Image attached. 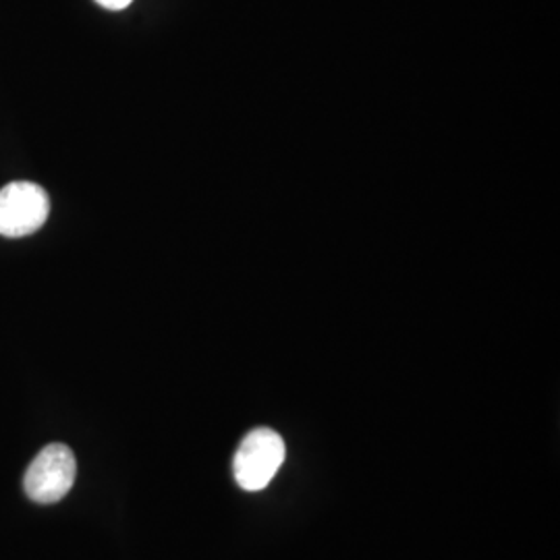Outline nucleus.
I'll use <instances>...</instances> for the list:
<instances>
[{
	"label": "nucleus",
	"mask_w": 560,
	"mask_h": 560,
	"mask_svg": "<svg viewBox=\"0 0 560 560\" xmlns=\"http://www.w3.org/2000/svg\"><path fill=\"white\" fill-rule=\"evenodd\" d=\"M50 214V198L40 185L18 180L0 189V235L9 240L40 231Z\"/></svg>",
	"instance_id": "7ed1b4c3"
},
{
	"label": "nucleus",
	"mask_w": 560,
	"mask_h": 560,
	"mask_svg": "<svg viewBox=\"0 0 560 560\" xmlns=\"http://www.w3.org/2000/svg\"><path fill=\"white\" fill-rule=\"evenodd\" d=\"M284 441L279 432L270 428H256L252 430L235 453L233 471L235 480L247 492L264 490L284 460Z\"/></svg>",
	"instance_id": "f03ea898"
},
{
	"label": "nucleus",
	"mask_w": 560,
	"mask_h": 560,
	"mask_svg": "<svg viewBox=\"0 0 560 560\" xmlns=\"http://www.w3.org/2000/svg\"><path fill=\"white\" fill-rule=\"evenodd\" d=\"M78 476V460L67 444H48L44 446L36 459L25 471L23 488L25 494L40 504H55L62 501Z\"/></svg>",
	"instance_id": "f257e3e1"
},
{
	"label": "nucleus",
	"mask_w": 560,
	"mask_h": 560,
	"mask_svg": "<svg viewBox=\"0 0 560 560\" xmlns=\"http://www.w3.org/2000/svg\"><path fill=\"white\" fill-rule=\"evenodd\" d=\"M96 2L108 11H120V9H127L133 0H96Z\"/></svg>",
	"instance_id": "20e7f679"
}]
</instances>
